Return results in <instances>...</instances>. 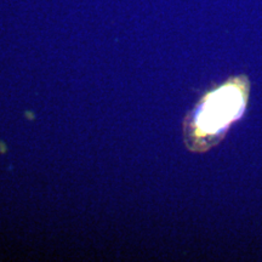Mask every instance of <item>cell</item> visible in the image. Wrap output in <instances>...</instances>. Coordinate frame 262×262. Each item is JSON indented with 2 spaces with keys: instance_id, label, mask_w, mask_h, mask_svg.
<instances>
[{
  "instance_id": "obj_1",
  "label": "cell",
  "mask_w": 262,
  "mask_h": 262,
  "mask_svg": "<svg viewBox=\"0 0 262 262\" xmlns=\"http://www.w3.org/2000/svg\"><path fill=\"white\" fill-rule=\"evenodd\" d=\"M244 93L241 85L228 84L209 95L195 117L199 135H216L241 116Z\"/></svg>"
}]
</instances>
